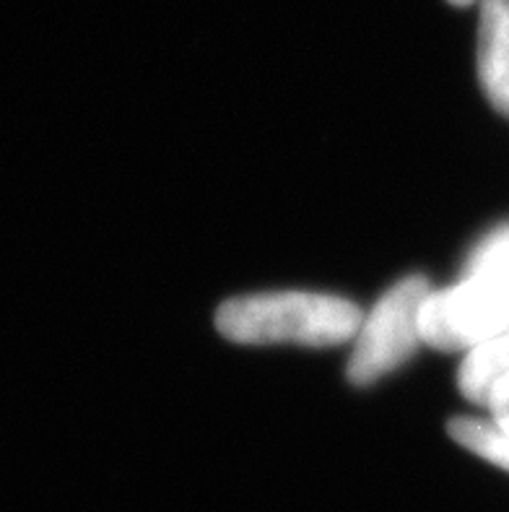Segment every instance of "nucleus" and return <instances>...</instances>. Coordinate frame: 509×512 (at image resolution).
Instances as JSON below:
<instances>
[{
	"mask_svg": "<svg viewBox=\"0 0 509 512\" xmlns=\"http://www.w3.org/2000/svg\"><path fill=\"white\" fill-rule=\"evenodd\" d=\"M452 6H471V3H476V0H450Z\"/></svg>",
	"mask_w": 509,
	"mask_h": 512,
	"instance_id": "6e6552de",
	"label": "nucleus"
},
{
	"mask_svg": "<svg viewBox=\"0 0 509 512\" xmlns=\"http://www.w3.org/2000/svg\"><path fill=\"white\" fill-rule=\"evenodd\" d=\"M450 437L463 448L481 455L494 466L509 471V429L494 419H476V416H458L450 422Z\"/></svg>",
	"mask_w": 509,
	"mask_h": 512,
	"instance_id": "423d86ee",
	"label": "nucleus"
},
{
	"mask_svg": "<svg viewBox=\"0 0 509 512\" xmlns=\"http://www.w3.org/2000/svg\"><path fill=\"white\" fill-rule=\"evenodd\" d=\"M432 286L424 276H406L390 286L367 318H361L348 357V383L372 385L413 357L421 341V305Z\"/></svg>",
	"mask_w": 509,
	"mask_h": 512,
	"instance_id": "7ed1b4c3",
	"label": "nucleus"
},
{
	"mask_svg": "<svg viewBox=\"0 0 509 512\" xmlns=\"http://www.w3.org/2000/svg\"><path fill=\"white\" fill-rule=\"evenodd\" d=\"M509 380V333L489 338L484 344L468 349L460 367V393L476 406L489 403L491 393Z\"/></svg>",
	"mask_w": 509,
	"mask_h": 512,
	"instance_id": "39448f33",
	"label": "nucleus"
},
{
	"mask_svg": "<svg viewBox=\"0 0 509 512\" xmlns=\"http://www.w3.org/2000/svg\"><path fill=\"white\" fill-rule=\"evenodd\" d=\"M361 310L315 292H265L226 299L216 312V328L234 344L336 346L356 336Z\"/></svg>",
	"mask_w": 509,
	"mask_h": 512,
	"instance_id": "f03ea898",
	"label": "nucleus"
},
{
	"mask_svg": "<svg viewBox=\"0 0 509 512\" xmlns=\"http://www.w3.org/2000/svg\"><path fill=\"white\" fill-rule=\"evenodd\" d=\"M486 409L491 411V419L497 424H502L504 429H509V380H504L494 393H491Z\"/></svg>",
	"mask_w": 509,
	"mask_h": 512,
	"instance_id": "0eeeda50",
	"label": "nucleus"
},
{
	"mask_svg": "<svg viewBox=\"0 0 509 512\" xmlns=\"http://www.w3.org/2000/svg\"><path fill=\"white\" fill-rule=\"evenodd\" d=\"M509 333V224L491 229L465 260L460 281L432 289L421 305V341L468 351Z\"/></svg>",
	"mask_w": 509,
	"mask_h": 512,
	"instance_id": "f257e3e1",
	"label": "nucleus"
},
{
	"mask_svg": "<svg viewBox=\"0 0 509 512\" xmlns=\"http://www.w3.org/2000/svg\"><path fill=\"white\" fill-rule=\"evenodd\" d=\"M478 3V78L491 107L509 117V0Z\"/></svg>",
	"mask_w": 509,
	"mask_h": 512,
	"instance_id": "20e7f679",
	"label": "nucleus"
}]
</instances>
